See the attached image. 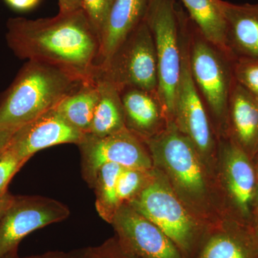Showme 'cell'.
<instances>
[{
    "instance_id": "34",
    "label": "cell",
    "mask_w": 258,
    "mask_h": 258,
    "mask_svg": "<svg viewBox=\"0 0 258 258\" xmlns=\"http://www.w3.org/2000/svg\"><path fill=\"white\" fill-rule=\"evenodd\" d=\"M257 200H256V205H257V212H256V216L258 213V167L257 169ZM256 220V219H255Z\"/></svg>"
},
{
    "instance_id": "31",
    "label": "cell",
    "mask_w": 258,
    "mask_h": 258,
    "mask_svg": "<svg viewBox=\"0 0 258 258\" xmlns=\"http://www.w3.org/2000/svg\"><path fill=\"white\" fill-rule=\"evenodd\" d=\"M15 131L0 128V154L9 146Z\"/></svg>"
},
{
    "instance_id": "11",
    "label": "cell",
    "mask_w": 258,
    "mask_h": 258,
    "mask_svg": "<svg viewBox=\"0 0 258 258\" xmlns=\"http://www.w3.org/2000/svg\"><path fill=\"white\" fill-rule=\"evenodd\" d=\"M174 121L180 132L191 141L199 153L212 147V135L201 94L191 76L189 51L181 42V74L174 104Z\"/></svg>"
},
{
    "instance_id": "19",
    "label": "cell",
    "mask_w": 258,
    "mask_h": 258,
    "mask_svg": "<svg viewBox=\"0 0 258 258\" xmlns=\"http://www.w3.org/2000/svg\"><path fill=\"white\" fill-rule=\"evenodd\" d=\"M94 79L98 86V101L88 134L105 137L126 128L119 90L99 75H95Z\"/></svg>"
},
{
    "instance_id": "13",
    "label": "cell",
    "mask_w": 258,
    "mask_h": 258,
    "mask_svg": "<svg viewBox=\"0 0 258 258\" xmlns=\"http://www.w3.org/2000/svg\"><path fill=\"white\" fill-rule=\"evenodd\" d=\"M84 134L53 108L15 131L9 147L27 162L42 149L64 144L78 145Z\"/></svg>"
},
{
    "instance_id": "23",
    "label": "cell",
    "mask_w": 258,
    "mask_h": 258,
    "mask_svg": "<svg viewBox=\"0 0 258 258\" xmlns=\"http://www.w3.org/2000/svg\"><path fill=\"white\" fill-rule=\"evenodd\" d=\"M149 172L134 168L122 169L117 181V197L120 205L128 203L143 189L151 178Z\"/></svg>"
},
{
    "instance_id": "27",
    "label": "cell",
    "mask_w": 258,
    "mask_h": 258,
    "mask_svg": "<svg viewBox=\"0 0 258 258\" xmlns=\"http://www.w3.org/2000/svg\"><path fill=\"white\" fill-rule=\"evenodd\" d=\"M87 258H139L122 247L116 237L96 247H87Z\"/></svg>"
},
{
    "instance_id": "12",
    "label": "cell",
    "mask_w": 258,
    "mask_h": 258,
    "mask_svg": "<svg viewBox=\"0 0 258 258\" xmlns=\"http://www.w3.org/2000/svg\"><path fill=\"white\" fill-rule=\"evenodd\" d=\"M224 177L227 192L240 221L255 226L257 169L252 159L235 142L224 150Z\"/></svg>"
},
{
    "instance_id": "1",
    "label": "cell",
    "mask_w": 258,
    "mask_h": 258,
    "mask_svg": "<svg viewBox=\"0 0 258 258\" xmlns=\"http://www.w3.org/2000/svg\"><path fill=\"white\" fill-rule=\"evenodd\" d=\"M6 40L22 60L57 66L83 81L94 79L101 39L83 9L53 18H10Z\"/></svg>"
},
{
    "instance_id": "10",
    "label": "cell",
    "mask_w": 258,
    "mask_h": 258,
    "mask_svg": "<svg viewBox=\"0 0 258 258\" xmlns=\"http://www.w3.org/2000/svg\"><path fill=\"white\" fill-rule=\"evenodd\" d=\"M111 224L122 247L137 257L186 258L162 230L128 204L120 205Z\"/></svg>"
},
{
    "instance_id": "14",
    "label": "cell",
    "mask_w": 258,
    "mask_h": 258,
    "mask_svg": "<svg viewBox=\"0 0 258 258\" xmlns=\"http://www.w3.org/2000/svg\"><path fill=\"white\" fill-rule=\"evenodd\" d=\"M194 258H258V231L237 220L208 237Z\"/></svg>"
},
{
    "instance_id": "16",
    "label": "cell",
    "mask_w": 258,
    "mask_h": 258,
    "mask_svg": "<svg viewBox=\"0 0 258 258\" xmlns=\"http://www.w3.org/2000/svg\"><path fill=\"white\" fill-rule=\"evenodd\" d=\"M124 112L125 128L145 140L156 135L164 113L157 93L137 88H126L120 91Z\"/></svg>"
},
{
    "instance_id": "6",
    "label": "cell",
    "mask_w": 258,
    "mask_h": 258,
    "mask_svg": "<svg viewBox=\"0 0 258 258\" xmlns=\"http://www.w3.org/2000/svg\"><path fill=\"white\" fill-rule=\"evenodd\" d=\"M144 142L180 192L191 203H200L206 195L207 186L199 152L175 123L171 121L162 133Z\"/></svg>"
},
{
    "instance_id": "8",
    "label": "cell",
    "mask_w": 258,
    "mask_h": 258,
    "mask_svg": "<svg viewBox=\"0 0 258 258\" xmlns=\"http://www.w3.org/2000/svg\"><path fill=\"white\" fill-rule=\"evenodd\" d=\"M66 205L42 196H15L0 220V258L18 249L20 242L34 231L66 220Z\"/></svg>"
},
{
    "instance_id": "29",
    "label": "cell",
    "mask_w": 258,
    "mask_h": 258,
    "mask_svg": "<svg viewBox=\"0 0 258 258\" xmlns=\"http://www.w3.org/2000/svg\"><path fill=\"white\" fill-rule=\"evenodd\" d=\"M59 13H69L83 9V0H58Z\"/></svg>"
},
{
    "instance_id": "9",
    "label": "cell",
    "mask_w": 258,
    "mask_h": 258,
    "mask_svg": "<svg viewBox=\"0 0 258 258\" xmlns=\"http://www.w3.org/2000/svg\"><path fill=\"white\" fill-rule=\"evenodd\" d=\"M218 51L204 38L194 40L189 51V66L199 92L214 114L223 118L228 112L232 88L228 66Z\"/></svg>"
},
{
    "instance_id": "24",
    "label": "cell",
    "mask_w": 258,
    "mask_h": 258,
    "mask_svg": "<svg viewBox=\"0 0 258 258\" xmlns=\"http://www.w3.org/2000/svg\"><path fill=\"white\" fill-rule=\"evenodd\" d=\"M237 83L258 100V60L242 58L236 64Z\"/></svg>"
},
{
    "instance_id": "35",
    "label": "cell",
    "mask_w": 258,
    "mask_h": 258,
    "mask_svg": "<svg viewBox=\"0 0 258 258\" xmlns=\"http://www.w3.org/2000/svg\"><path fill=\"white\" fill-rule=\"evenodd\" d=\"M255 227H256V228H257V230L258 231V213H257V216H256Z\"/></svg>"
},
{
    "instance_id": "4",
    "label": "cell",
    "mask_w": 258,
    "mask_h": 258,
    "mask_svg": "<svg viewBox=\"0 0 258 258\" xmlns=\"http://www.w3.org/2000/svg\"><path fill=\"white\" fill-rule=\"evenodd\" d=\"M128 205L162 230L186 258L196 255L205 235L166 184L150 179Z\"/></svg>"
},
{
    "instance_id": "28",
    "label": "cell",
    "mask_w": 258,
    "mask_h": 258,
    "mask_svg": "<svg viewBox=\"0 0 258 258\" xmlns=\"http://www.w3.org/2000/svg\"><path fill=\"white\" fill-rule=\"evenodd\" d=\"M23 258H87V257H86V249L84 248L69 252H58V251L48 252Z\"/></svg>"
},
{
    "instance_id": "22",
    "label": "cell",
    "mask_w": 258,
    "mask_h": 258,
    "mask_svg": "<svg viewBox=\"0 0 258 258\" xmlns=\"http://www.w3.org/2000/svg\"><path fill=\"white\" fill-rule=\"evenodd\" d=\"M123 167L106 164L97 171L92 189L96 194V208L98 215L111 224L120 205L117 197V181Z\"/></svg>"
},
{
    "instance_id": "36",
    "label": "cell",
    "mask_w": 258,
    "mask_h": 258,
    "mask_svg": "<svg viewBox=\"0 0 258 258\" xmlns=\"http://www.w3.org/2000/svg\"><path fill=\"white\" fill-rule=\"evenodd\" d=\"M257 167H258V153H257Z\"/></svg>"
},
{
    "instance_id": "21",
    "label": "cell",
    "mask_w": 258,
    "mask_h": 258,
    "mask_svg": "<svg viewBox=\"0 0 258 258\" xmlns=\"http://www.w3.org/2000/svg\"><path fill=\"white\" fill-rule=\"evenodd\" d=\"M98 101V86L93 79L81 83L66 95L55 108L75 128L87 134Z\"/></svg>"
},
{
    "instance_id": "7",
    "label": "cell",
    "mask_w": 258,
    "mask_h": 258,
    "mask_svg": "<svg viewBox=\"0 0 258 258\" xmlns=\"http://www.w3.org/2000/svg\"><path fill=\"white\" fill-rule=\"evenodd\" d=\"M85 181L92 188L97 171L106 164L150 171L152 163L143 141L125 128L105 137L85 134L78 144Z\"/></svg>"
},
{
    "instance_id": "25",
    "label": "cell",
    "mask_w": 258,
    "mask_h": 258,
    "mask_svg": "<svg viewBox=\"0 0 258 258\" xmlns=\"http://www.w3.org/2000/svg\"><path fill=\"white\" fill-rule=\"evenodd\" d=\"M25 163L15 154L9 146L0 154V197L8 192L10 181Z\"/></svg>"
},
{
    "instance_id": "32",
    "label": "cell",
    "mask_w": 258,
    "mask_h": 258,
    "mask_svg": "<svg viewBox=\"0 0 258 258\" xmlns=\"http://www.w3.org/2000/svg\"><path fill=\"white\" fill-rule=\"evenodd\" d=\"M14 197L13 195H10L9 192L7 193L4 196L0 197V220L4 215L7 209L13 202Z\"/></svg>"
},
{
    "instance_id": "2",
    "label": "cell",
    "mask_w": 258,
    "mask_h": 258,
    "mask_svg": "<svg viewBox=\"0 0 258 258\" xmlns=\"http://www.w3.org/2000/svg\"><path fill=\"white\" fill-rule=\"evenodd\" d=\"M82 82L57 66L27 61L0 100V128L16 131L28 124L55 108Z\"/></svg>"
},
{
    "instance_id": "26",
    "label": "cell",
    "mask_w": 258,
    "mask_h": 258,
    "mask_svg": "<svg viewBox=\"0 0 258 258\" xmlns=\"http://www.w3.org/2000/svg\"><path fill=\"white\" fill-rule=\"evenodd\" d=\"M114 0H83V9L100 35Z\"/></svg>"
},
{
    "instance_id": "15",
    "label": "cell",
    "mask_w": 258,
    "mask_h": 258,
    "mask_svg": "<svg viewBox=\"0 0 258 258\" xmlns=\"http://www.w3.org/2000/svg\"><path fill=\"white\" fill-rule=\"evenodd\" d=\"M149 0H114L101 33L98 66L109 59L117 47L144 21Z\"/></svg>"
},
{
    "instance_id": "20",
    "label": "cell",
    "mask_w": 258,
    "mask_h": 258,
    "mask_svg": "<svg viewBox=\"0 0 258 258\" xmlns=\"http://www.w3.org/2000/svg\"><path fill=\"white\" fill-rule=\"evenodd\" d=\"M202 37L221 51H230L222 0H181Z\"/></svg>"
},
{
    "instance_id": "33",
    "label": "cell",
    "mask_w": 258,
    "mask_h": 258,
    "mask_svg": "<svg viewBox=\"0 0 258 258\" xmlns=\"http://www.w3.org/2000/svg\"><path fill=\"white\" fill-rule=\"evenodd\" d=\"M3 258H20L18 254V249L12 251L11 252L6 254V255L4 256Z\"/></svg>"
},
{
    "instance_id": "5",
    "label": "cell",
    "mask_w": 258,
    "mask_h": 258,
    "mask_svg": "<svg viewBox=\"0 0 258 258\" xmlns=\"http://www.w3.org/2000/svg\"><path fill=\"white\" fill-rule=\"evenodd\" d=\"M99 75L122 90L137 88L157 93L158 68L150 29L144 20L106 62L98 66Z\"/></svg>"
},
{
    "instance_id": "17",
    "label": "cell",
    "mask_w": 258,
    "mask_h": 258,
    "mask_svg": "<svg viewBox=\"0 0 258 258\" xmlns=\"http://www.w3.org/2000/svg\"><path fill=\"white\" fill-rule=\"evenodd\" d=\"M234 142L252 159L258 153V100L238 83L229 98Z\"/></svg>"
},
{
    "instance_id": "18",
    "label": "cell",
    "mask_w": 258,
    "mask_h": 258,
    "mask_svg": "<svg viewBox=\"0 0 258 258\" xmlns=\"http://www.w3.org/2000/svg\"><path fill=\"white\" fill-rule=\"evenodd\" d=\"M227 25L229 50L243 58L258 60V5H234L222 1Z\"/></svg>"
},
{
    "instance_id": "30",
    "label": "cell",
    "mask_w": 258,
    "mask_h": 258,
    "mask_svg": "<svg viewBox=\"0 0 258 258\" xmlns=\"http://www.w3.org/2000/svg\"><path fill=\"white\" fill-rule=\"evenodd\" d=\"M40 1V0H5L12 8L21 11L32 9L39 4Z\"/></svg>"
},
{
    "instance_id": "3",
    "label": "cell",
    "mask_w": 258,
    "mask_h": 258,
    "mask_svg": "<svg viewBox=\"0 0 258 258\" xmlns=\"http://www.w3.org/2000/svg\"><path fill=\"white\" fill-rule=\"evenodd\" d=\"M152 32L158 68L157 93L166 116L174 118L181 66L179 15L174 0H149L144 18Z\"/></svg>"
}]
</instances>
